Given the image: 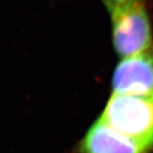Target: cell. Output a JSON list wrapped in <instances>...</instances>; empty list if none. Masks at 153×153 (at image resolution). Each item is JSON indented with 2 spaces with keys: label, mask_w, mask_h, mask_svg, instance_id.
Masks as SVG:
<instances>
[{
  "label": "cell",
  "mask_w": 153,
  "mask_h": 153,
  "mask_svg": "<svg viewBox=\"0 0 153 153\" xmlns=\"http://www.w3.org/2000/svg\"><path fill=\"white\" fill-rule=\"evenodd\" d=\"M110 13L114 47L122 58L137 56L153 47L145 0H132Z\"/></svg>",
  "instance_id": "2"
},
{
  "label": "cell",
  "mask_w": 153,
  "mask_h": 153,
  "mask_svg": "<svg viewBox=\"0 0 153 153\" xmlns=\"http://www.w3.org/2000/svg\"><path fill=\"white\" fill-rule=\"evenodd\" d=\"M113 93L153 98V47L123 58L113 75Z\"/></svg>",
  "instance_id": "3"
},
{
  "label": "cell",
  "mask_w": 153,
  "mask_h": 153,
  "mask_svg": "<svg viewBox=\"0 0 153 153\" xmlns=\"http://www.w3.org/2000/svg\"><path fill=\"white\" fill-rule=\"evenodd\" d=\"M100 119L117 132L153 146V98L113 93Z\"/></svg>",
  "instance_id": "1"
},
{
  "label": "cell",
  "mask_w": 153,
  "mask_h": 153,
  "mask_svg": "<svg viewBox=\"0 0 153 153\" xmlns=\"http://www.w3.org/2000/svg\"><path fill=\"white\" fill-rule=\"evenodd\" d=\"M153 146L117 132L99 118L87 131L79 153H149Z\"/></svg>",
  "instance_id": "4"
},
{
  "label": "cell",
  "mask_w": 153,
  "mask_h": 153,
  "mask_svg": "<svg viewBox=\"0 0 153 153\" xmlns=\"http://www.w3.org/2000/svg\"><path fill=\"white\" fill-rule=\"evenodd\" d=\"M103 2V4L105 5V7L108 8L109 11H113L114 9L122 7L129 2H131L132 0H102Z\"/></svg>",
  "instance_id": "5"
}]
</instances>
